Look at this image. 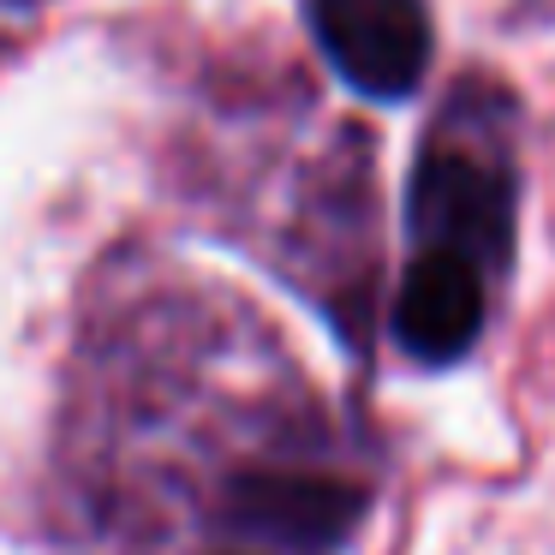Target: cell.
<instances>
[{"label":"cell","mask_w":555,"mask_h":555,"mask_svg":"<svg viewBox=\"0 0 555 555\" xmlns=\"http://www.w3.org/2000/svg\"><path fill=\"white\" fill-rule=\"evenodd\" d=\"M364 514V490L323 472H251L228 490V526L275 538L287 550H335Z\"/></svg>","instance_id":"3957f363"},{"label":"cell","mask_w":555,"mask_h":555,"mask_svg":"<svg viewBox=\"0 0 555 555\" xmlns=\"http://www.w3.org/2000/svg\"><path fill=\"white\" fill-rule=\"evenodd\" d=\"M406 221L424 251H460L478 269L507 263V245H514V180H507V168L472 156V150L430 144L418 156V168H412Z\"/></svg>","instance_id":"6da1fadb"},{"label":"cell","mask_w":555,"mask_h":555,"mask_svg":"<svg viewBox=\"0 0 555 555\" xmlns=\"http://www.w3.org/2000/svg\"><path fill=\"white\" fill-rule=\"evenodd\" d=\"M317 49L371 102H400L430 73L424 0H311Z\"/></svg>","instance_id":"7a4b0ae2"},{"label":"cell","mask_w":555,"mask_h":555,"mask_svg":"<svg viewBox=\"0 0 555 555\" xmlns=\"http://www.w3.org/2000/svg\"><path fill=\"white\" fill-rule=\"evenodd\" d=\"M483 269L460 251H418L395 299V340L418 364H454L483 335Z\"/></svg>","instance_id":"277c9868"}]
</instances>
